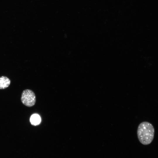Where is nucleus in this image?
Segmentation results:
<instances>
[{
	"label": "nucleus",
	"instance_id": "nucleus-1",
	"mask_svg": "<svg viewBox=\"0 0 158 158\" xmlns=\"http://www.w3.org/2000/svg\"><path fill=\"white\" fill-rule=\"evenodd\" d=\"M137 134L140 142L143 145H148L150 144L154 139V129L151 123L143 121L139 125Z\"/></svg>",
	"mask_w": 158,
	"mask_h": 158
},
{
	"label": "nucleus",
	"instance_id": "nucleus-2",
	"mask_svg": "<svg viewBox=\"0 0 158 158\" xmlns=\"http://www.w3.org/2000/svg\"><path fill=\"white\" fill-rule=\"evenodd\" d=\"M21 100L22 103L28 107L34 106L36 102V97L34 92L31 90L26 89L22 93Z\"/></svg>",
	"mask_w": 158,
	"mask_h": 158
},
{
	"label": "nucleus",
	"instance_id": "nucleus-3",
	"mask_svg": "<svg viewBox=\"0 0 158 158\" xmlns=\"http://www.w3.org/2000/svg\"><path fill=\"white\" fill-rule=\"evenodd\" d=\"M11 81L7 77H0V89H4L8 87L10 84Z\"/></svg>",
	"mask_w": 158,
	"mask_h": 158
},
{
	"label": "nucleus",
	"instance_id": "nucleus-4",
	"mask_svg": "<svg viewBox=\"0 0 158 158\" xmlns=\"http://www.w3.org/2000/svg\"><path fill=\"white\" fill-rule=\"evenodd\" d=\"M41 121L40 116L37 114L32 115L30 118V121L31 124L33 125L36 126L39 125Z\"/></svg>",
	"mask_w": 158,
	"mask_h": 158
}]
</instances>
